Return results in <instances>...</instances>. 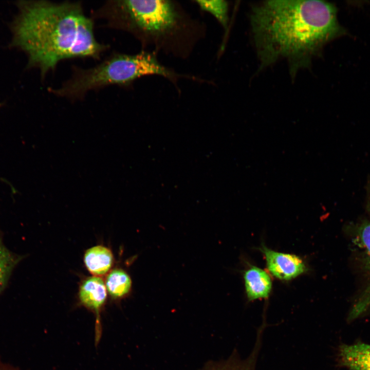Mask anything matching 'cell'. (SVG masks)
<instances>
[{
  "label": "cell",
  "mask_w": 370,
  "mask_h": 370,
  "mask_svg": "<svg viewBox=\"0 0 370 370\" xmlns=\"http://www.w3.org/2000/svg\"><path fill=\"white\" fill-rule=\"evenodd\" d=\"M16 6L10 45L26 54L27 68H38L42 79L62 61L98 59L107 49L96 40L93 20L79 2L21 1Z\"/></svg>",
  "instance_id": "7a4b0ae2"
},
{
  "label": "cell",
  "mask_w": 370,
  "mask_h": 370,
  "mask_svg": "<svg viewBox=\"0 0 370 370\" xmlns=\"http://www.w3.org/2000/svg\"><path fill=\"white\" fill-rule=\"evenodd\" d=\"M366 207L368 211L370 214V180L367 181L366 184Z\"/></svg>",
  "instance_id": "2e32d148"
},
{
  "label": "cell",
  "mask_w": 370,
  "mask_h": 370,
  "mask_svg": "<svg viewBox=\"0 0 370 370\" xmlns=\"http://www.w3.org/2000/svg\"><path fill=\"white\" fill-rule=\"evenodd\" d=\"M0 232V293L6 287L15 267L23 256L10 251L4 245Z\"/></svg>",
  "instance_id": "7c38bea8"
},
{
  "label": "cell",
  "mask_w": 370,
  "mask_h": 370,
  "mask_svg": "<svg viewBox=\"0 0 370 370\" xmlns=\"http://www.w3.org/2000/svg\"><path fill=\"white\" fill-rule=\"evenodd\" d=\"M261 344V342L256 340L253 350L247 359L238 365L231 367L227 370H255V363Z\"/></svg>",
  "instance_id": "5bb4252c"
},
{
  "label": "cell",
  "mask_w": 370,
  "mask_h": 370,
  "mask_svg": "<svg viewBox=\"0 0 370 370\" xmlns=\"http://www.w3.org/2000/svg\"><path fill=\"white\" fill-rule=\"evenodd\" d=\"M338 362L340 366L349 370H370V344L358 342L341 345Z\"/></svg>",
  "instance_id": "52a82bcc"
},
{
  "label": "cell",
  "mask_w": 370,
  "mask_h": 370,
  "mask_svg": "<svg viewBox=\"0 0 370 370\" xmlns=\"http://www.w3.org/2000/svg\"><path fill=\"white\" fill-rule=\"evenodd\" d=\"M243 278L247 297L249 301L269 297L272 289V281L266 271L250 265L244 271Z\"/></svg>",
  "instance_id": "ba28073f"
},
{
  "label": "cell",
  "mask_w": 370,
  "mask_h": 370,
  "mask_svg": "<svg viewBox=\"0 0 370 370\" xmlns=\"http://www.w3.org/2000/svg\"><path fill=\"white\" fill-rule=\"evenodd\" d=\"M259 250L264 255L268 271L281 280H290L307 270L303 260L296 255L277 252L264 244Z\"/></svg>",
  "instance_id": "8992f818"
},
{
  "label": "cell",
  "mask_w": 370,
  "mask_h": 370,
  "mask_svg": "<svg viewBox=\"0 0 370 370\" xmlns=\"http://www.w3.org/2000/svg\"><path fill=\"white\" fill-rule=\"evenodd\" d=\"M250 18L260 68L285 59L292 76L346 33L337 8L325 1H265L252 6Z\"/></svg>",
  "instance_id": "6da1fadb"
},
{
  "label": "cell",
  "mask_w": 370,
  "mask_h": 370,
  "mask_svg": "<svg viewBox=\"0 0 370 370\" xmlns=\"http://www.w3.org/2000/svg\"><path fill=\"white\" fill-rule=\"evenodd\" d=\"M195 2L203 11L213 15L223 26L228 29L229 4L225 1H195Z\"/></svg>",
  "instance_id": "4fadbf2b"
},
{
  "label": "cell",
  "mask_w": 370,
  "mask_h": 370,
  "mask_svg": "<svg viewBox=\"0 0 370 370\" xmlns=\"http://www.w3.org/2000/svg\"><path fill=\"white\" fill-rule=\"evenodd\" d=\"M0 370H22L19 367L4 362L0 358Z\"/></svg>",
  "instance_id": "9a60e30c"
},
{
  "label": "cell",
  "mask_w": 370,
  "mask_h": 370,
  "mask_svg": "<svg viewBox=\"0 0 370 370\" xmlns=\"http://www.w3.org/2000/svg\"><path fill=\"white\" fill-rule=\"evenodd\" d=\"M154 52L145 50L132 54L117 53L90 68L73 67L70 78L59 88L50 91L58 96L75 100L82 98L89 91L105 86H128L145 76L163 77L176 86L181 78L199 80L194 76L175 72L162 64Z\"/></svg>",
  "instance_id": "277c9868"
},
{
  "label": "cell",
  "mask_w": 370,
  "mask_h": 370,
  "mask_svg": "<svg viewBox=\"0 0 370 370\" xmlns=\"http://www.w3.org/2000/svg\"><path fill=\"white\" fill-rule=\"evenodd\" d=\"M108 295L113 301H119L131 293L132 280L126 271L121 268L112 269L104 280Z\"/></svg>",
  "instance_id": "30bf717a"
},
{
  "label": "cell",
  "mask_w": 370,
  "mask_h": 370,
  "mask_svg": "<svg viewBox=\"0 0 370 370\" xmlns=\"http://www.w3.org/2000/svg\"><path fill=\"white\" fill-rule=\"evenodd\" d=\"M107 26L132 34L143 47L185 59L202 37L201 24L172 1L106 2L94 12Z\"/></svg>",
  "instance_id": "3957f363"
},
{
  "label": "cell",
  "mask_w": 370,
  "mask_h": 370,
  "mask_svg": "<svg viewBox=\"0 0 370 370\" xmlns=\"http://www.w3.org/2000/svg\"><path fill=\"white\" fill-rule=\"evenodd\" d=\"M114 256L108 247L98 245L87 249L83 256L86 269L93 276L101 277L112 269Z\"/></svg>",
  "instance_id": "9c48e42d"
},
{
  "label": "cell",
  "mask_w": 370,
  "mask_h": 370,
  "mask_svg": "<svg viewBox=\"0 0 370 370\" xmlns=\"http://www.w3.org/2000/svg\"><path fill=\"white\" fill-rule=\"evenodd\" d=\"M108 293L101 277L90 276L83 279L79 286L78 305L92 312L95 317V343L99 344L102 334L101 313L107 302Z\"/></svg>",
  "instance_id": "5b68a950"
},
{
  "label": "cell",
  "mask_w": 370,
  "mask_h": 370,
  "mask_svg": "<svg viewBox=\"0 0 370 370\" xmlns=\"http://www.w3.org/2000/svg\"><path fill=\"white\" fill-rule=\"evenodd\" d=\"M358 234L359 242L366 254L370 269V221L364 222L360 226ZM368 289V291L364 293L352 308L350 312L352 318L356 319L370 306V287Z\"/></svg>",
  "instance_id": "8fae6325"
}]
</instances>
